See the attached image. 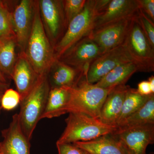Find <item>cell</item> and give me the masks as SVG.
I'll list each match as a JSON object with an SVG mask.
<instances>
[{
  "label": "cell",
  "mask_w": 154,
  "mask_h": 154,
  "mask_svg": "<svg viewBox=\"0 0 154 154\" xmlns=\"http://www.w3.org/2000/svg\"><path fill=\"white\" fill-rule=\"evenodd\" d=\"M25 52L38 75L48 74L56 59L42 21L38 0L34 1L33 25Z\"/></svg>",
  "instance_id": "obj_1"
},
{
  "label": "cell",
  "mask_w": 154,
  "mask_h": 154,
  "mask_svg": "<svg viewBox=\"0 0 154 154\" xmlns=\"http://www.w3.org/2000/svg\"><path fill=\"white\" fill-rule=\"evenodd\" d=\"M102 8L98 0H88L83 11L69 22L65 33L54 47L56 60L80 40L89 36Z\"/></svg>",
  "instance_id": "obj_2"
},
{
  "label": "cell",
  "mask_w": 154,
  "mask_h": 154,
  "mask_svg": "<svg viewBox=\"0 0 154 154\" xmlns=\"http://www.w3.org/2000/svg\"><path fill=\"white\" fill-rule=\"evenodd\" d=\"M51 87L48 75L40 76L33 89L20 102L19 114L22 130L30 140L44 113Z\"/></svg>",
  "instance_id": "obj_3"
},
{
  "label": "cell",
  "mask_w": 154,
  "mask_h": 154,
  "mask_svg": "<svg viewBox=\"0 0 154 154\" xmlns=\"http://www.w3.org/2000/svg\"><path fill=\"white\" fill-rule=\"evenodd\" d=\"M113 89L97 87L88 83L86 77H84L75 87L69 88L70 99L66 113H82L99 118L102 105Z\"/></svg>",
  "instance_id": "obj_4"
},
{
  "label": "cell",
  "mask_w": 154,
  "mask_h": 154,
  "mask_svg": "<svg viewBox=\"0 0 154 154\" xmlns=\"http://www.w3.org/2000/svg\"><path fill=\"white\" fill-rule=\"evenodd\" d=\"M66 122L65 129L57 143L88 141L112 133L117 130L116 127L105 124L99 118H93L82 113H69Z\"/></svg>",
  "instance_id": "obj_5"
},
{
  "label": "cell",
  "mask_w": 154,
  "mask_h": 154,
  "mask_svg": "<svg viewBox=\"0 0 154 154\" xmlns=\"http://www.w3.org/2000/svg\"><path fill=\"white\" fill-rule=\"evenodd\" d=\"M136 17L133 19L123 45L142 72L154 70V48L149 42Z\"/></svg>",
  "instance_id": "obj_6"
},
{
  "label": "cell",
  "mask_w": 154,
  "mask_h": 154,
  "mask_svg": "<svg viewBox=\"0 0 154 154\" xmlns=\"http://www.w3.org/2000/svg\"><path fill=\"white\" fill-rule=\"evenodd\" d=\"M38 2L43 27L54 48L67 28L63 0H39Z\"/></svg>",
  "instance_id": "obj_7"
},
{
  "label": "cell",
  "mask_w": 154,
  "mask_h": 154,
  "mask_svg": "<svg viewBox=\"0 0 154 154\" xmlns=\"http://www.w3.org/2000/svg\"><path fill=\"white\" fill-rule=\"evenodd\" d=\"M112 135L125 154H147V147L154 142V124L117 128Z\"/></svg>",
  "instance_id": "obj_8"
},
{
  "label": "cell",
  "mask_w": 154,
  "mask_h": 154,
  "mask_svg": "<svg viewBox=\"0 0 154 154\" xmlns=\"http://www.w3.org/2000/svg\"><path fill=\"white\" fill-rule=\"evenodd\" d=\"M130 62L136 63L122 44L102 54L90 65L86 76L87 82L96 84L116 66Z\"/></svg>",
  "instance_id": "obj_9"
},
{
  "label": "cell",
  "mask_w": 154,
  "mask_h": 154,
  "mask_svg": "<svg viewBox=\"0 0 154 154\" xmlns=\"http://www.w3.org/2000/svg\"><path fill=\"white\" fill-rule=\"evenodd\" d=\"M134 18L120 19L96 28L92 30L89 36L104 53L123 44Z\"/></svg>",
  "instance_id": "obj_10"
},
{
  "label": "cell",
  "mask_w": 154,
  "mask_h": 154,
  "mask_svg": "<svg viewBox=\"0 0 154 154\" xmlns=\"http://www.w3.org/2000/svg\"><path fill=\"white\" fill-rule=\"evenodd\" d=\"M102 54L99 46L88 36L77 42L58 60L82 70L86 78L90 65Z\"/></svg>",
  "instance_id": "obj_11"
},
{
  "label": "cell",
  "mask_w": 154,
  "mask_h": 154,
  "mask_svg": "<svg viewBox=\"0 0 154 154\" xmlns=\"http://www.w3.org/2000/svg\"><path fill=\"white\" fill-rule=\"evenodd\" d=\"M33 0H22L12 11V23L17 46L20 51L25 52L33 25Z\"/></svg>",
  "instance_id": "obj_12"
},
{
  "label": "cell",
  "mask_w": 154,
  "mask_h": 154,
  "mask_svg": "<svg viewBox=\"0 0 154 154\" xmlns=\"http://www.w3.org/2000/svg\"><path fill=\"white\" fill-rule=\"evenodd\" d=\"M140 10L138 0H110L96 18L93 30L120 19L134 18Z\"/></svg>",
  "instance_id": "obj_13"
},
{
  "label": "cell",
  "mask_w": 154,
  "mask_h": 154,
  "mask_svg": "<svg viewBox=\"0 0 154 154\" xmlns=\"http://www.w3.org/2000/svg\"><path fill=\"white\" fill-rule=\"evenodd\" d=\"M2 135L3 154H30V140L22 130L18 113L13 116L8 127L2 131Z\"/></svg>",
  "instance_id": "obj_14"
},
{
  "label": "cell",
  "mask_w": 154,
  "mask_h": 154,
  "mask_svg": "<svg viewBox=\"0 0 154 154\" xmlns=\"http://www.w3.org/2000/svg\"><path fill=\"white\" fill-rule=\"evenodd\" d=\"M39 76L34 70L25 52L20 51L17 55L11 79L14 81L21 101L30 93Z\"/></svg>",
  "instance_id": "obj_15"
},
{
  "label": "cell",
  "mask_w": 154,
  "mask_h": 154,
  "mask_svg": "<svg viewBox=\"0 0 154 154\" xmlns=\"http://www.w3.org/2000/svg\"><path fill=\"white\" fill-rule=\"evenodd\" d=\"M51 88H72L84 77L82 70L72 67L59 60L53 64L48 74Z\"/></svg>",
  "instance_id": "obj_16"
},
{
  "label": "cell",
  "mask_w": 154,
  "mask_h": 154,
  "mask_svg": "<svg viewBox=\"0 0 154 154\" xmlns=\"http://www.w3.org/2000/svg\"><path fill=\"white\" fill-rule=\"evenodd\" d=\"M128 86L125 85L117 86L108 94L102 105L99 118L103 123L116 127Z\"/></svg>",
  "instance_id": "obj_17"
},
{
  "label": "cell",
  "mask_w": 154,
  "mask_h": 154,
  "mask_svg": "<svg viewBox=\"0 0 154 154\" xmlns=\"http://www.w3.org/2000/svg\"><path fill=\"white\" fill-rule=\"evenodd\" d=\"M137 72H142V69L134 62L122 64L113 69L95 85L105 89L114 88L125 85L131 76Z\"/></svg>",
  "instance_id": "obj_18"
},
{
  "label": "cell",
  "mask_w": 154,
  "mask_h": 154,
  "mask_svg": "<svg viewBox=\"0 0 154 154\" xmlns=\"http://www.w3.org/2000/svg\"><path fill=\"white\" fill-rule=\"evenodd\" d=\"M73 143L90 154H125L112 133L101 136L93 140Z\"/></svg>",
  "instance_id": "obj_19"
},
{
  "label": "cell",
  "mask_w": 154,
  "mask_h": 154,
  "mask_svg": "<svg viewBox=\"0 0 154 154\" xmlns=\"http://www.w3.org/2000/svg\"><path fill=\"white\" fill-rule=\"evenodd\" d=\"M69 99V88H51L41 119L58 117L66 113Z\"/></svg>",
  "instance_id": "obj_20"
},
{
  "label": "cell",
  "mask_w": 154,
  "mask_h": 154,
  "mask_svg": "<svg viewBox=\"0 0 154 154\" xmlns=\"http://www.w3.org/2000/svg\"><path fill=\"white\" fill-rule=\"evenodd\" d=\"M148 124H154V94L150 95L141 107L123 119L116 127L124 128Z\"/></svg>",
  "instance_id": "obj_21"
},
{
  "label": "cell",
  "mask_w": 154,
  "mask_h": 154,
  "mask_svg": "<svg viewBox=\"0 0 154 154\" xmlns=\"http://www.w3.org/2000/svg\"><path fill=\"white\" fill-rule=\"evenodd\" d=\"M0 45V71L8 79H11L17 55L16 38H8L2 41Z\"/></svg>",
  "instance_id": "obj_22"
},
{
  "label": "cell",
  "mask_w": 154,
  "mask_h": 154,
  "mask_svg": "<svg viewBox=\"0 0 154 154\" xmlns=\"http://www.w3.org/2000/svg\"><path fill=\"white\" fill-rule=\"evenodd\" d=\"M150 95H141L137 92V89L130 88L128 86L125 97L121 113L116 126L127 116L141 107L148 99Z\"/></svg>",
  "instance_id": "obj_23"
},
{
  "label": "cell",
  "mask_w": 154,
  "mask_h": 154,
  "mask_svg": "<svg viewBox=\"0 0 154 154\" xmlns=\"http://www.w3.org/2000/svg\"><path fill=\"white\" fill-rule=\"evenodd\" d=\"M8 2L0 0V41L16 38L12 23V14Z\"/></svg>",
  "instance_id": "obj_24"
},
{
  "label": "cell",
  "mask_w": 154,
  "mask_h": 154,
  "mask_svg": "<svg viewBox=\"0 0 154 154\" xmlns=\"http://www.w3.org/2000/svg\"><path fill=\"white\" fill-rule=\"evenodd\" d=\"M87 0H63V5L67 28L69 22L83 11Z\"/></svg>",
  "instance_id": "obj_25"
},
{
  "label": "cell",
  "mask_w": 154,
  "mask_h": 154,
  "mask_svg": "<svg viewBox=\"0 0 154 154\" xmlns=\"http://www.w3.org/2000/svg\"><path fill=\"white\" fill-rule=\"evenodd\" d=\"M21 97L17 91L8 88L3 94L1 102V107L4 110H13L20 104Z\"/></svg>",
  "instance_id": "obj_26"
},
{
  "label": "cell",
  "mask_w": 154,
  "mask_h": 154,
  "mask_svg": "<svg viewBox=\"0 0 154 154\" xmlns=\"http://www.w3.org/2000/svg\"><path fill=\"white\" fill-rule=\"evenodd\" d=\"M136 19L140 24L152 46L154 48V23L140 8Z\"/></svg>",
  "instance_id": "obj_27"
},
{
  "label": "cell",
  "mask_w": 154,
  "mask_h": 154,
  "mask_svg": "<svg viewBox=\"0 0 154 154\" xmlns=\"http://www.w3.org/2000/svg\"><path fill=\"white\" fill-rule=\"evenodd\" d=\"M58 154H90L73 143H56Z\"/></svg>",
  "instance_id": "obj_28"
},
{
  "label": "cell",
  "mask_w": 154,
  "mask_h": 154,
  "mask_svg": "<svg viewBox=\"0 0 154 154\" xmlns=\"http://www.w3.org/2000/svg\"><path fill=\"white\" fill-rule=\"evenodd\" d=\"M140 8L149 19L154 22V0H138Z\"/></svg>",
  "instance_id": "obj_29"
},
{
  "label": "cell",
  "mask_w": 154,
  "mask_h": 154,
  "mask_svg": "<svg viewBox=\"0 0 154 154\" xmlns=\"http://www.w3.org/2000/svg\"><path fill=\"white\" fill-rule=\"evenodd\" d=\"M137 92L143 96H149L153 94L152 93L148 81H144L138 84Z\"/></svg>",
  "instance_id": "obj_30"
},
{
  "label": "cell",
  "mask_w": 154,
  "mask_h": 154,
  "mask_svg": "<svg viewBox=\"0 0 154 154\" xmlns=\"http://www.w3.org/2000/svg\"><path fill=\"white\" fill-rule=\"evenodd\" d=\"M9 87V84L2 82L0 81V105H1V99H2L3 94H4L6 90L8 89Z\"/></svg>",
  "instance_id": "obj_31"
},
{
  "label": "cell",
  "mask_w": 154,
  "mask_h": 154,
  "mask_svg": "<svg viewBox=\"0 0 154 154\" xmlns=\"http://www.w3.org/2000/svg\"><path fill=\"white\" fill-rule=\"evenodd\" d=\"M148 82L149 83L150 87L152 93L154 94V77L152 75L149 79Z\"/></svg>",
  "instance_id": "obj_32"
},
{
  "label": "cell",
  "mask_w": 154,
  "mask_h": 154,
  "mask_svg": "<svg viewBox=\"0 0 154 154\" xmlns=\"http://www.w3.org/2000/svg\"><path fill=\"white\" fill-rule=\"evenodd\" d=\"M8 79V78L0 71V81L2 82L9 84Z\"/></svg>",
  "instance_id": "obj_33"
},
{
  "label": "cell",
  "mask_w": 154,
  "mask_h": 154,
  "mask_svg": "<svg viewBox=\"0 0 154 154\" xmlns=\"http://www.w3.org/2000/svg\"><path fill=\"white\" fill-rule=\"evenodd\" d=\"M2 152V149H1V143H0V153Z\"/></svg>",
  "instance_id": "obj_34"
},
{
  "label": "cell",
  "mask_w": 154,
  "mask_h": 154,
  "mask_svg": "<svg viewBox=\"0 0 154 154\" xmlns=\"http://www.w3.org/2000/svg\"><path fill=\"white\" fill-rule=\"evenodd\" d=\"M2 42L1 41H0V45H1V44H2Z\"/></svg>",
  "instance_id": "obj_35"
},
{
  "label": "cell",
  "mask_w": 154,
  "mask_h": 154,
  "mask_svg": "<svg viewBox=\"0 0 154 154\" xmlns=\"http://www.w3.org/2000/svg\"><path fill=\"white\" fill-rule=\"evenodd\" d=\"M0 154H3L2 152H2H1L0 153Z\"/></svg>",
  "instance_id": "obj_36"
},
{
  "label": "cell",
  "mask_w": 154,
  "mask_h": 154,
  "mask_svg": "<svg viewBox=\"0 0 154 154\" xmlns=\"http://www.w3.org/2000/svg\"><path fill=\"white\" fill-rule=\"evenodd\" d=\"M1 109H2V107H1V105H0V112H1Z\"/></svg>",
  "instance_id": "obj_37"
},
{
  "label": "cell",
  "mask_w": 154,
  "mask_h": 154,
  "mask_svg": "<svg viewBox=\"0 0 154 154\" xmlns=\"http://www.w3.org/2000/svg\"><path fill=\"white\" fill-rule=\"evenodd\" d=\"M150 154H153V153H150Z\"/></svg>",
  "instance_id": "obj_38"
}]
</instances>
